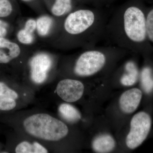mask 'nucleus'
I'll return each instance as SVG.
<instances>
[{
    "label": "nucleus",
    "mask_w": 153,
    "mask_h": 153,
    "mask_svg": "<svg viewBox=\"0 0 153 153\" xmlns=\"http://www.w3.org/2000/svg\"><path fill=\"white\" fill-rule=\"evenodd\" d=\"M146 23L148 40L153 48V5L147 8Z\"/></svg>",
    "instance_id": "obj_19"
},
{
    "label": "nucleus",
    "mask_w": 153,
    "mask_h": 153,
    "mask_svg": "<svg viewBox=\"0 0 153 153\" xmlns=\"http://www.w3.org/2000/svg\"><path fill=\"white\" fill-rule=\"evenodd\" d=\"M49 7L50 11L55 17L66 16L71 11L79 7V3L76 0H43Z\"/></svg>",
    "instance_id": "obj_12"
},
{
    "label": "nucleus",
    "mask_w": 153,
    "mask_h": 153,
    "mask_svg": "<svg viewBox=\"0 0 153 153\" xmlns=\"http://www.w3.org/2000/svg\"><path fill=\"white\" fill-rule=\"evenodd\" d=\"M139 76V71L136 63L132 60L126 63L124 71L120 78V82L124 86H132L135 84Z\"/></svg>",
    "instance_id": "obj_15"
},
{
    "label": "nucleus",
    "mask_w": 153,
    "mask_h": 153,
    "mask_svg": "<svg viewBox=\"0 0 153 153\" xmlns=\"http://www.w3.org/2000/svg\"><path fill=\"white\" fill-rule=\"evenodd\" d=\"M23 2L30 5H34L38 4L41 2V0H21Z\"/></svg>",
    "instance_id": "obj_25"
},
{
    "label": "nucleus",
    "mask_w": 153,
    "mask_h": 153,
    "mask_svg": "<svg viewBox=\"0 0 153 153\" xmlns=\"http://www.w3.org/2000/svg\"><path fill=\"white\" fill-rule=\"evenodd\" d=\"M140 78L143 89L146 93H150L153 90V73L152 68L148 66L143 68Z\"/></svg>",
    "instance_id": "obj_18"
},
{
    "label": "nucleus",
    "mask_w": 153,
    "mask_h": 153,
    "mask_svg": "<svg viewBox=\"0 0 153 153\" xmlns=\"http://www.w3.org/2000/svg\"><path fill=\"white\" fill-rule=\"evenodd\" d=\"M152 126L149 115L144 111L137 113L132 118L130 128L126 138L127 146L131 149H136L146 139Z\"/></svg>",
    "instance_id": "obj_7"
},
{
    "label": "nucleus",
    "mask_w": 153,
    "mask_h": 153,
    "mask_svg": "<svg viewBox=\"0 0 153 153\" xmlns=\"http://www.w3.org/2000/svg\"><path fill=\"white\" fill-rule=\"evenodd\" d=\"M21 54V48L18 44L0 37V65L13 63Z\"/></svg>",
    "instance_id": "obj_11"
},
{
    "label": "nucleus",
    "mask_w": 153,
    "mask_h": 153,
    "mask_svg": "<svg viewBox=\"0 0 153 153\" xmlns=\"http://www.w3.org/2000/svg\"><path fill=\"white\" fill-rule=\"evenodd\" d=\"M24 29L30 33L33 34L37 29L36 20L33 19H28L25 23Z\"/></svg>",
    "instance_id": "obj_22"
},
{
    "label": "nucleus",
    "mask_w": 153,
    "mask_h": 153,
    "mask_svg": "<svg viewBox=\"0 0 153 153\" xmlns=\"http://www.w3.org/2000/svg\"><path fill=\"white\" fill-rule=\"evenodd\" d=\"M92 148L96 152L109 153L114 149L116 146L114 138L108 134H102L96 137L92 142Z\"/></svg>",
    "instance_id": "obj_14"
},
{
    "label": "nucleus",
    "mask_w": 153,
    "mask_h": 153,
    "mask_svg": "<svg viewBox=\"0 0 153 153\" xmlns=\"http://www.w3.org/2000/svg\"><path fill=\"white\" fill-rule=\"evenodd\" d=\"M0 123L36 140L52 153L64 151L71 133L67 123L57 115L40 109H22L0 114Z\"/></svg>",
    "instance_id": "obj_1"
},
{
    "label": "nucleus",
    "mask_w": 153,
    "mask_h": 153,
    "mask_svg": "<svg viewBox=\"0 0 153 153\" xmlns=\"http://www.w3.org/2000/svg\"><path fill=\"white\" fill-rule=\"evenodd\" d=\"M57 115L66 123L74 124L79 122L82 115L79 110L70 103L62 102L57 105Z\"/></svg>",
    "instance_id": "obj_13"
},
{
    "label": "nucleus",
    "mask_w": 153,
    "mask_h": 153,
    "mask_svg": "<svg viewBox=\"0 0 153 153\" xmlns=\"http://www.w3.org/2000/svg\"><path fill=\"white\" fill-rule=\"evenodd\" d=\"M144 0H128L108 18L105 38L111 45L129 52L148 54L153 50L147 37Z\"/></svg>",
    "instance_id": "obj_2"
},
{
    "label": "nucleus",
    "mask_w": 153,
    "mask_h": 153,
    "mask_svg": "<svg viewBox=\"0 0 153 153\" xmlns=\"http://www.w3.org/2000/svg\"><path fill=\"white\" fill-rule=\"evenodd\" d=\"M4 153H52L46 146L38 141L23 135L12 129L6 133Z\"/></svg>",
    "instance_id": "obj_6"
},
{
    "label": "nucleus",
    "mask_w": 153,
    "mask_h": 153,
    "mask_svg": "<svg viewBox=\"0 0 153 153\" xmlns=\"http://www.w3.org/2000/svg\"><path fill=\"white\" fill-rule=\"evenodd\" d=\"M142 92L137 88H132L126 91L120 96L119 105L123 112L131 114L135 111L139 105Z\"/></svg>",
    "instance_id": "obj_10"
},
{
    "label": "nucleus",
    "mask_w": 153,
    "mask_h": 153,
    "mask_svg": "<svg viewBox=\"0 0 153 153\" xmlns=\"http://www.w3.org/2000/svg\"><path fill=\"white\" fill-rule=\"evenodd\" d=\"M2 124L0 123V134L2 133L3 131H4L3 130V126H2Z\"/></svg>",
    "instance_id": "obj_29"
},
{
    "label": "nucleus",
    "mask_w": 153,
    "mask_h": 153,
    "mask_svg": "<svg viewBox=\"0 0 153 153\" xmlns=\"http://www.w3.org/2000/svg\"><path fill=\"white\" fill-rule=\"evenodd\" d=\"M27 106L15 100L0 96V114L13 112Z\"/></svg>",
    "instance_id": "obj_16"
},
{
    "label": "nucleus",
    "mask_w": 153,
    "mask_h": 153,
    "mask_svg": "<svg viewBox=\"0 0 153 153\" xmlns=\"http://www.w3.org/2000/svg\"><path fill=\"white\" fill-rule=\"evenodd\" d=\"M17 39L21 44L29 45L34 42V37L33 33H31L25 29H21L17 33Z\"/></svg>",
    "instance_id": "obj_20"
},
{
    "label": "nucleus",
    "mask_w": 153,
    "mask_h": 153,
    "mask_svg": "<svg viewBox=\"0 0 153 153\" xmlns=\"http://www.w3.org/2000/svg\"><path fill=\"white\" fill-rule=\"evenodd\" d=\"M128 52L111 45L85 49L76 57L71 70L77 77L94 76L103 71L110 60L122 57Z\"/></svg>",
    "instance_id": "obj_4"
},
{
    "label": "nucleus",
    "mask_w": 153,
    "mask_h": 153,
    "mask_svg": "<svg viewBox=\"0 0 153 153\" xmlns=\"http://www.w3.org/2000/svg\"><path fill=\"white\" fill-rule=\"evenodd\" d=\"M85 91L82 81L74 78H63L56 84L55 92L57 97L64 102L73 103L81 99Z\"/></svg>",
    "instance_id": "obj_9"
},
{
    "label": "nucleus",
    "mask_w": 153,
    "mask_h": 153,
    "mask_svg": "<svg viewBox=\"0 0 153 153\" xmlns=\"http://www.w3.org/2000/svg\"><path fill=\"white\" fill-rule=\"evenodd\" d=\"M108 18L100 7H78L63 21L64 46L67 49L91 48L105 38Z\"/></svg>",
    "instance_id": "obj_3"
},
{
    "label": "nucleus",
    "mask_w": 153,
    "mask_h": 153,
    "mask_svg": "<svg viewBox=\"0 0 153 153\" xmlns=\"http://www.w3.org/2000/svg\"><path fill=\"white\" fill-rule=\"evenodd\" d=\"M9 25L6 22H4L2 20H0V27H4L7 28Z\"/></svg>",
    "instance_id": "obj_27"
},
{
    "label": "nucleus",
    "mask_w": 153,
    "mask_h": 153,
    "mask_svg": "<svg viewBox=\"0 0 153 153\" xmlns=\"http://www.w3.org/2000/svg\"><path fill=\"white\" fill-rule=\"evenodd\" d=\"M96 7H102L103 6L108 5L117 0H94Z\"/></svg>",
    "instance_id": "obj_23"
},
{
    "label": "nucleus",
    "mask_w": 153,
    "mask_h": 153,
    "mask_svg": "<svg viewBox=\"0 0 153 153\" xmlns=\"http://www.w3.org/2000/svg\"><path fill=\"white\" fill-rule=\"evenodd\" d=\"M8 31L7 28L0 27V37H5Z\"/></svg>",
    "instance_id": "obj_26"
},
{
    "label": "nucleus",
    "mask_w": 153,
    "mask_h": 153,
    "mask_svg": "<svg viewBox=\"0 0 153 153\" xmlns=\"http://www.w3.org/2000/svg\"><path fill=\"white\" fill-rule=\"evenodd\" d=\"M5 145L0 142V153H4Z\"/></svg>",
    "instance_id": "obj_28"
},
{
    "label": "nucleus",
    "mask_w": 153,
    "mask_h": 153,
    "mask_svg": "<svg viewBox=\"0 0 153 153\" xmlns=\"http://www.w3.org/2000/svg\"><path fill=\"white\" fill-rule=\"evenodd\" d=\"M37 30L38 35L41 37H45L49 35L52 28L53 20L50 16H42L37 19Z\"/></svg>",
    "instance_id": "obj_17"
},
{
    "label": "nucleus",
    "mask_w": 153,
    "mask_h": 153,
    "mask_svg": "<svg viewBox=\"0 0 153 153\" xmlns=\"http://www.w3.org/2000/svg\"><path fill=\"white\" fill-rule=\"evenodd\" d=\"M13 10V6L11 0H0V18L8 17Z\"/></svg>",
    "instance_id": "obj_21"
},
{
    "label": "nucleus",
    "mask_w": 153,
    "mask_h": 153,
    "mask_svg": "<svg viewBox=\"0 0 153 153\" xmlns=\"http://www.w3.org/2000/svg\"><path fill=\"white\" fill-rule=\"evenodd\" d=\"M54 66L53 58L47 53L41 52L34 55L28 63L29 79L25 83L36 91L49 81Z\"/></svg>",
    "instance_id": "obj_5"
},
{
    "label": "nucleus",
    "mask_w": 153,
    "mask_h": 153,
    "mask_svg": "<svg viewBox=\"0 0 153 153\" xmlns=\"http://www.w3.org/2000/svg\"><path fill=\"white\" fill-rule=\"evenodd\" d=\"M35 91L25 82L0 77V96L16 100L27 106L35 100Z\"/></svg>",
    "instance_id": "obj_8"
},
{
    "label": "nucleus",
    "mask_w": 153,
    "mask_h": 153,
    "mask_svg": "<svg viewBox=\"0 0 153 153\" xmlns=\"http://www.w3.org/2000/svg\"><path fill=\"white\" fill-rule=\"evenodd\" d=\"M79 4H92L94 6H95L94 0H76Z\"/></svg>",
    "instance_id": "obj_24"
}]
</instances>
